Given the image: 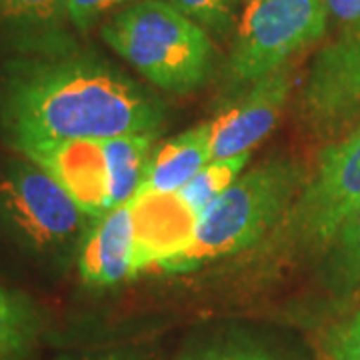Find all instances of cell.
<instances>
[{"mask_svg": "<svg viewBox=\"0 0 360 360\" xmlns=\"http://www.w3.org/2000/svg\"><path fill=\"white\" fill-rule=\"evenodd\" d=\"M54 360H150V356L142 348L122 347L108 348V350H92V352L60 354L58 359Z\"/></svg>", "mask_w": 360, "mask_h": 360, "instance_id": "obj_23", "label": "cell"}, {"mask_svg": "<svg viewBox=\"0 0 360 360\" xmlns=\"http://www.w3.org/2000/svg\"><path fill=\"white\" fill-rule=\"evenodd\" d=\"M304 180V167L295 158H270L248 170L202 212L193 245L155 269L184 274L255 248L283 219Z\"/></svg>", "mask_w": 360, "mask_h": 360, "instance_id": "obj_2", "label": "cell"}, {"mask_svg": "<svg viewBox=\"0 0 360 360\" xmlns=\"http://www.w3.org/2000/svg\"><path fill=\"white\" fill-rule=\"evenodd\" d=\"M132 2L136 0H66V18L77 30L86 32L106 14L122 11Z\"/></svg>", "mask_w": 360, "mask_h": 360, "instance_id": "obj_20", "label": "cell"}, {"mask_svg": "<svg viewBox=\"0 0 360 360\" xmlns=\"http://www.w3.org/2000/svg\"><path fill=\"white\" fill-rule=\"evenodd\" d=\"M295 82V70L286 65L243 89L210 122L212 158L250 153L281 120Z\"/></svg>", "mask_w": 360, "mask_h": 360, "instance_id": "obj_8", "label": "cell"}, {"mask_svg": "<svg viewBox=\"0 0 360 360\" xmlns=\"http://www.w3.org/2000/svg\"><path fill=\"white\" fill-rule=\"evenodd\" d=\"M65 18L66 0H0V22L18 30L52 34Z\"/></svg>", "mask_w": 360, "mask_h": 360, "instance_id": "obj_17", "label": "cell"}, {"mask_svg": "<svg viewBox=\"0 0 360 360\" xmlns=\"http://www.w3.org/2000/svg\"><path fill=\"white\" fill-rule=\"evenodd\" d=\"M134 222V274L182 255L193 245L200 217L180 194H136L130 200Z\"/></svg>", "mask_w": 360, "mask_h": 360, "instance_id": "obj_10", "label": "cell"}, {"mask_svg": "<svg viewBox=\"0 0 360 360\" xmlns=\"http://www.w3.org/2000/svg\"><path fill=\"white\" fill-rule=\"evenodd\" d=\"M94 222L63 186L28 158L0 168V231L32 257L66 260Z\"/></svg>", "mask_w": 360, "mask_h": 360, "instance_id": "obj_5", "label": "cell"}, {"mask_svg": "<svg viewBox=\"0 0 360 360\" xmlns=\"http://www.w3.org/2000/svg\"><path fill=\"white\" fill-rule=\"evenodd\" d=\"M328 20L324 0H248L224 66L226 86L243 90L290 65L326 34Z\"/></svg>", "mask_w": 360, "mask_h": 360, "instance_id": "obj_6", "label": "cell"}, {"mask_svg": "<svg viewBox=\"0 0 360 360\" xmlns=\"http://www.w3.org/2000/svg\"><path fill=\"white\" fill-rule=\"evenodd\" d=\"M206 32L226 37L236 30V0H168Z\"/></svg>", "mask_w": 360, "mask_h": 360, "instance_id": "obj_19", "label": "cell"}, {"mask_svg": "<svg viewBox=\"0 0 360 360\" xmlns=\"http://www.w3.org/2000/svg\"><path fill=\"white\" fill-rule=\"evenodd\" d=\"M210 160V122L184 130L153 150L136 194L180 193Z\"/></svg>", "mask_w": 360, "mask_h": 360, "instance_id": "obj_12", "label": "cell"}, {"mask_svg": "<svg viewBox=\"0 0 360 360\" xmlns=\"http://www.w3.org/2000/svg\"><path fill=\"white\" fill-rule=\"evenodd\" d=\"M324 283L338 296L360 290V206L322 257Z\"/></svg>", "mask_w": 360, "mask_h": 360, "instance_id": "obj_15", "label": "cell"}, {"mask_svg": "<svg viewBox=\"0 0 360 360\" xmlns=\"http://www.w3.org/2000/svg\"><path fill=\"white\" fill-rule=\"evenodd\" d=\"M248 160H250V153H243L231 158H212L180 191V198L191 206L198 217H202L206 208L243 176V170L248 165Z\"/></svg>", "mask_w": 360, "mask_h": 360, "instance_id": "obj_16", "label": "cell"}, {"mask_svg": "<svg viewBox=\"0 0 360 360\" xmlns=\"http://www.w3.org/2000/svg\"><path fill=\"white\" fill-rule=\"evenodd\" d=\"M165 104L103 58L52 34L0 72V129L16 150L54 141L160 134Z\"/></svg>", "mask_w": 360, "mask_h": 360, "instance_id": "obj_1", "label": "cell"}, {"mask_svg": "<svg viewBox=\"0 0 360 360\" xmlns=\"http://www.w3.org/2000/svg\"><path fill=\"white\" fill-rule=\"evenodd\" d=\"M296 112L319 141H340L360 127V28L338 30L312 58Z\"/></svg>", "mask_w": 360, "mask_h": 360, "instance_id": "obj_7", "label": "cell"}, {"mask_svg": "<svg viewBox=\"0 0 360 360\" xmlns=\"http://www.w3.org/2000/svg\"><path fill=\"white\" fill-rule=\"evenodd\" d=\"M18 153L49 172L94 220L112 210L103 141L39 142L20 148Z\"/></svg>", "mask_w": 360, "mask_h": 360, "instance_id": "obj_9", "label": "cell"}, {"mask_svg": "<svg viewBox=\"0 0 360 360\" xmlns=\"http://www.w3.org/2000/svg\"><path fill=\"white\" fill-rule=\"evenodd\" d=\"M78 274L94 288L115 286L134 276V222L130 202L116 206L90 224L77 252Z\"/></svg>", "mask_w": 360, "mask_h": 360, "instance_id": "obj_11", "label": "cell"}, {"mask_svg": "<svg viewBox=\"0 0 360 360\" xmlns=\"http://www.w3.org/2000/svg\"><path fill=\"white\" fill-rule=\"evenodd\" d=\"M360 206V127L326 146L283 219L262 240L260 255L290 260L322 255Z\"/></svg>", "mask_w": 360, "mask_h": 360, "instance_id": "obj_4", "label": "cell"}, {"mask_svg": "<svg viewBox=\"0 0 360 360\" xmlns=\"http://www.w3.org/2000/svg\"><path fill=\"white\" fill-rule=\"evenodd\" d=\"M330 360H360V309L328 336Z\"/></svg>", "mask_w": 360, "mask_h": 360, "instance_id": "obj_21", "label": "cell"}, {"mask_svg": "<svg viewBox=\"0 0 360 360\" xmlns=\"http://www.w3.org/2000/svg\"><path fill=\"white\" fill-rule=\"evenodd\" d=\"M158 134H124L103 141L112 208L130 202L141 188Z\"/></svg>", "mask_w": 360, "mask_h": 360, "instance_id": "obj_13", "label": "cell"}, {"mask_svg": "<svg viewBox=\"0 0 360 360\" xmlns=\"http://www.w3.org/2000/svg\"><path fill=\"white\" fill-rule=\"evenodd\" d=\"M328 18L338 26V30L360 28V0H324Z\"/></svg>", "mask_w": 360, "mask_h": 360, "instance_id": "obj_22", "label": "cell"}, {"mask_svg": "<svg viewBox=\"0 0 360 360\" xmlns=\"http://www.w3.org/2000/svg\"><path fill=\"white\" fill-rule=\"evenodd\" d=\"M180 360H290L286 354L274 350L255 338L234 336L220 338L202 348L184 354Z\"/></svg>", "mask_w": 360, "mask_h": 360, "instance_id": "obj_18", "label": "cell"}, {"mask_svg": "<svg viewBox=\"0 0 360 360\" xmlns=\"http://www.w3.org/2000/svg\"><path fill=\"white\" fill-rule=\"evenodd\" d=\"M101 37L156 89L188 94L212 75L217 46L200 25L168 0H136L115 13Z\"/></svg>", "mask_w": 360, "mask_h": 360, "instance_id": "obj_3", "label": "cell"}, {"mask_svg": "<svg viewBox=\"0 0 360 360\" xmlns=\"http://www.w3.org/2000/svg\"><path fill=\"white\" fill-rule=\"evenodd\" d=\"M42 330L37 304L20 290L0 284V360H25Z\"/></svg>", "mask_w": 360, "mask_h": 360, "instance_id": "obj_14", "label": "cell"}]
</instances>
